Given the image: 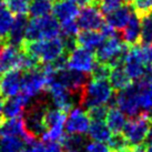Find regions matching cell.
Here are the masks:
<instances>
[{"label":"cell","mask_w":152,"mask_h":152,"mask_svg":"<svg viewBox=\"0 0 152 152\" xmlns=\"http://www.w3.org/2000/svg\"><path fill=\"white\" fill-rule=\"evenodd\" d=\"M109 109L106 106H97L88 110V114L92 121H104Z\"/></svg>","instance_id":"74e56055"},{"label":"cell","mask_w":152,"mask_h":152,"mask_svg":"<svg viewBox=\"0 0 152 152\" xmlns=\"http://www.w3.org/2000/svg\"><path fill=\"white\" fill-rule=\"evenodd\" d=\"M0 121H1V120H0Z\"/></svg>","instance_id":"f5cc1de1"},{"label":"cell","mask_w":152,"mask_h":152,"mask_svg":"<svg viewBox=\"0 0 152 152\" xmlns=\"http://www.w3.org/2000/svg\"><path fill=\"white\" fill-rule=\"evenodd\" d=\"M4 1L7 4V8L16 16H19L28 12L31 0H4Z\"/></svg>","instance_id":"836d02e7"},{"label":"cell","mask_w":152,"mask_h":152,"mask_svg":"<svg viewBox=\"0 0 152 152\" xmlns=\"http://www.w3.org/2000/svg\"><path fill=\"white\" fill-rule=\"evenodd\" d=\"M108 143L112 152H123L131 147L123 133H113Z\"/></svg>","instance_id":"d6a6232c"},{"label":"cell","mask_w":152,"mask_h":152,"mask_svg":"<svg viewBox=\"0 0 152 152\" xmlns=\"http://www.w3.org/2000/svg\"><path fill=\"white\" fill-rule=\"evenodd\" d=\"M26 142L18 137H0V152H22Z\"/></svg>","instance_id":"f546056e"},{"label":"cell","mask_w":152,"mask_h":152,"mask_svg":"<svg viewBox=\"0 0 152 152\" xmlns=\"http://www.w3.org/2000/svg\"><path fill=\"white\" fill-rule=\"evenodd\" d=\"M61 28V36L62 38H77L79 34V26L76 20H69L66 22H61L60 25Z\"/></svg>","instance_id":"e575fe53"},{"label":"cell","mask_w":152,"mask_h":152,"mask_svg":"<svg viewBox=\"0 0 152 152\" xmlns=\"http://www.w3.org/2000/svg\"><path fill=\"white\" fill-rule=\"evenodd\" d=\"M96 64H97V57L93 53V51L82 47H77L68 55L67 68L76 72L85 75L92 73Z\"/></svg>","instance_id":"8992f818"},{"label":"cell","mask_w":152,"mask_h":152,"mask_svg":"<svg viewBox=\"0 0 152 152\" xmlns=\"http://www.w3.org/2000/svg\"><path fill=\"white\" fill-rule=\"evenodd\" d=\"M127 1H131V2H132V1H133V0H127Z\"/></svg>","instance_id":"816d5d0a"},{"label":"cell","mask_w":152,"mask_h":152,"mask_svg":"<svg viewBox=\"0 0 152 152\" xmlns=\"http://www.w3.org/2000/svg\"><path fill=\"white\" fill-rule=\"evenodd\" d=\"M13 20L15 18L12 16V12L8 8L0 11V39L7 41V37L12 27Z\"/></svg>","instance_id":"4dcf8cb0"},{"label":"cell","mask_w":152,"mask_h":152,"mask_svg":"<svg viewBox=\"0 0 152 152\" xmlns=\"http://www.w3.org/2000/svg\"><path fill=\"white\" fill-rule=\"evenodd\" d=\"M48 91H49V96H50V99L55 108L64 111V112L71 111L73 109L72 107L75 104V100H76L75 97L77 96L70 92L68 89L59 85L52 83L48 86Z\"/></svg>","instance_id":"9a60e30c"},{"label":"cell","mask_w":152,"mask_h":152,"mask_svg":"<svg viewBox=\"0 0 152 152\" xmlns=\"http://www.w3.org/2000/svg\"><path fill=\"white\" fill-rule=\"evenodd\" d=\"M150 126V121L145 113L133 117L128 121L123 130V134L127 138L131 147L141 145L143 143Z\"/></svg>","instance_id":"52a82bcc"},{"label":"cell","mask_w":152,"mask_h":152,"mask_svg":"<svg viewBox=\"0 0 152 152\" xmlns=\"http://www.w3.org/2000/svg\"><path fill=\"white\" fill-rule=\"evenodd\" d=\"M79 7L76 2L71 0H60L53 6V16L59 22H66L69 20H75L79 15Z\"/></svg>","instance_id":"7402d4cb"},{"label":"cell","mask_w":152,"mask_h":152,"mask_svg":"<svg viewBox=\"0 0 152 152\" xmlns=\"http://www.w3.org/2000/svg\"><path fill=\"white\" fill-rule=\"evenodd\" d=\"M141 42L152 45V12L141 17Z\"/></svg>","instance_id":"1f68e13d"},{"label":"cell","mask_w":152,"mask_h":152,"mask_svg":"<svg viewBox=\"0 0 152 152\" xmlns=\"http://www.w3.org/2000/svg\"><path fill=\"white\" fill-rule=\"evenodd\" d=\"M111 72V67L107 64H102V62H97L92 70V78L93 79H108Z\"/></svg>","instance_id":"8d00e7d4"},{"label":"cell","mask_w":152,"mask_h":152,"mask_svg":"<svg viewBox=\"0 0 152 152\" xmlns=\"http://www.w3.org/2000/svg\"><path fill=\"white\" fill-rule=\"evenodd\" d=\"M76 40L78 47H82L89 50H94L103 43L106 37L101 31L99 32L96 30H83L78 34Z\"/></svg>","instance_id":"603a6c76"},{"label":"cell","mask_w":152,"mask_h":152,"mask_svg":"<svg viewBox=\"0 0 152 152\" xmlns=\"http://www.w3.org/2000/svg\"><path fill=\"white\" fill-rule=\"evenodd\" d=\"M53 11L52 0H31L28 12L32 18H42L50 16Z\"/></svg>","instance_id":"4316f807"},{"label":"cell","mask_w":152,"mask_h":152,"mask_svg":"<svg viewBox=\"0 0 152 152\" xmlns=\"http://www.w3.org/2000/svg\"><path fill=\"white\" fill-rule=\"evenodd\" d=\"M150 144H152V124L150 126V129H149V131H148L147 138H145V140H144V142H143V145H145V147H149Z\"/></svg>","instance_id":"7bdbcfd3"},{"label":"cell","mask_w":152,"mask_h":152,"mask_svg":"<svg viewBox=\"0 0 152 152\" xmlns=\"http://www.w3.org/2000/svg\"><path fill=\"white\" fill-rule=\"evenodd\" d=\"M147 114V117H148V119H149V121H150V123L152 124V110L151 111H149L148 113H145Z\"/></svg>","instance_id":"7dc6e473"},{"label":"cell","mask_w":152,"mask_h":152,"mask_svg":"<svg viewBox=\"0 0 152 152\" xmlns=\"http://www.w3.org/2000/svg\"><path fill=\"white\" fill-rule=\"evenodd\" d=\"M4 97L0 96V118H2V113H4Z\"/></svg>","instance_id":"ee69618b"},{"label":"cell","mask_w":152,"mask_h":152,"mask_svg":"<svg viewBox=\"0 0 152 152\" xmlns=\"http://www.w3.org/2000/svg\"><path fill=\"white\" fill-rule=\"evenodd\" d=\"M113 89L108 79H93L88 81L79 96V107L90 110L93 107L106 106L112 100Z\"/></svg>","instance_id":"7a4b0ae2"},{"label":"cell","mask_w":152,"mask_h":152,"mask_svg":"<svg viewBox=\"0 0 152 152\" xmlns=\"http://www.w3.org/2000/svg\"><path fill=\"white\" fill-rule=\"evenodd\" d=\"M79 28L82 30H96L98 31L104 26L103 13L98 4H90L82 6L77 17Z\"/></svg>","instance_id":"30bf717a"},{"label":"cell","mask_w":152,"mask_h":152,"mask_svg":"<svg viewBox=\"0 0 152 152\" xmlns=\"http://www.w3.org/2000/svg\"><path fill=\"white\" fill-rule=\"evenodd\" d=\"M106 122L108 124V127L110 128V130L112 131V133H122L128 121L126 118V114L119 108L112 106L109 108Z\"/></svg>","instance_id":"cb8c5ba5"},{"label":"cell","mask_w":152,"mask_h":152,"mask_svg":"<svg viewBox=\"0 0 152 152\" xmlns=\"http://www.w3.org/2000/svg\"><path fill=\"white\" fill-rule=\"evenodd\" d=\"M67 120V115L64 111L57 109V108H47L45 113V122L47 129L56 127H64Z\"/></svg>","instance_id":"f1b7e54d"},{"label":"cell","mask_w":152,"mask_h":152,"mask_svg":"<svg viewBox=\"0 0 152 152\" xmlns=\"http://www.w3.org/2000/svg\"><path fill=\"white\" fill-rule=\"evenodd\" d=\"M88 137L96 142H109L112 137V131L110 130L104 121H92L88 130Z\"/></svg>","instance_id":"d4e9b609"},{"label":"cell","mask_w":152,"mask_h":152,"mask_svg":"<svg viewBox=\"0 0 152 152\" xmlns=\"http://www.w3.org/2000/svg\"><path fill=\"white\" fill-rule=\"evenodd\" d=\"M129 46L121 41L118 36L107 38L101 46L97 49V60L99 62L109 64L111 68L123 66L124 59L129 51Z\"/></svg>","instance_id":"3957f363"},{"label":"cell","mask_w":152,"mask_h":152,"mask_svg":"<svg viewBox=\"0 0 152 152\" xmlns=\"http://www.w3.org/2000/svg\"><path fill=\"white\" fill-rule=\"evenodd\" d=\"M7 46V41L6 40H2V39H0V55H1V52L4 51V49L6 48Z\"/></svg>","instance_id":"f6af8a7d"},{"label":"cell","mask_w":152,"mask_h":152,"mask_svg":"<svg viewBox=\"0 0 152 152\" xmlns=\"http://www.w3.org/2000/svg\"><path fill=\"white\" fill-rule=\"evenodd\" d=\"M71 1H73V2H78V4H79V1H80V0H71Z\"/></svg>","instance_id":"681fc988"},{"label":"cell","mask_w":152,"mask_h":152,"mask_svg":"<svg viewBox=\"0 0 152 152\" xmlns=\"http://www.w3.org/2000/svg\"><path fill=\"white\" fill-rule=\"evenodd\" d=\"M64 152H77V151H69V150H66Z\"/></svg>","instance_id":"f907efd6"},{"label":"cell","mask_w":152,"mask_h":152,"mask_svg":"<svg viewBox=\"0 0 152 152\" xmlns=\"http://www.w3.org/2000/svg\"><path fill=\"white\" fill-rule=\"evenodd\" d=\"M123 69L131 80L139 81L145 77L148 66L142 56L141 46H132L129 49L123 62Z\"/></svg>","instance_id":"ba28073f"},{"label":"cell","mask_w":152,"mask_h":152,"mask_svg":"<svg viewBox=\"0 0 152 152\" xmlns=\"http://www.w3.org/2000/svg\"><path fill=\"white\" fill-rule=\"evenodd\" d=\"M48 107L43 101H37L34 104H29L26 112L25 122L27 129L34 137H41L46 132L47 126L45 122V113Z\"/></svg>","instance_id":"9c48e42d"},{"label":"cell","mask_w":152,"mask_h":152,"mask_svg":"<svg viewBox=\"0 0 152 152\" xmlns=\"http://www.w3.org/2000/svg\"><path fill=\"white\" fill-rule=\"evenodd\" d=\"M32 100H30L29 98L23 96L22 93L15 96L11 98H7V100L4 103V113L2 118L4 119H15L21 117Z\"/></svg>","instance_id":"ac0fdd59"},{"label":"cell","mask_w":152,"mask_h":152,"mask_svg":"<svg viewBox=\"0 0 152 152\" xmlns=\"http://www.w3.org/2000/svg\"><path fill=\"white\" fill-rule=\"evenodd\" d=\"M133 9H131V4H121L119 8L106 15L107 25L110 26L114 30L122 31L130 20Z\"/></svg>","instance_id":"d6986e66"},{"label":"cell","mask_w":152,"mask_h":152,"mask_svg":"<svg viewBox=\"0 0 152 152\" xmlns=\"http://www.w3.org/2000/svg\"><path fill=\"white\" fill-rule=\"evenodd\" d=\"M131 7L140 18L152 12V0H133Z\"/></svg>","instance_id":"d590c367"},{"label":"cell","mask_w":152,"mask_h":152,"mask_svg":"<svg viewBox=\"0 0 152 152\" xmlns=\"http://www.w3.org/2000/svg\"><path fill=\"white\" fill-rule=\"evenodd\" d=\"M121 39L128 46H137L141 42V18L134 11L126 28L121 31Z\"/></svg>","instance_id":"ffe728a7"},{"label":"cell","mask_w":152,"mask_h":152,"mask_svg":"<svg viewBox=\"0 0 152 152\" xmlns=\"http://www.w3.org/2000/svg\"><path fill=\"white\" fill-rule=\"evenodd\" d=\"M0 137H18L21 138L26 144H30L36 141V137L28 131L25 119L22 117L2 119L0 121Z\"/></svg>","instance_id":"8fae6325"},{"label":"cell","mask_w":152,"mask_h":152,"mask_svg":"<svg viewBox=\"0 0 152 152\" xmlns=\"http://www.w3.org/2000/svg\"><path fill=\"white\" fill-rule=\"evenodd\" d=\"M140 110L148 113L152 110V81L143 78L134 83Z\"/></svg>","instance_id":"44dd1931"},{"label":"cell","mask_w":152,"mask_h":152,"mask_svg":"<svg viewBox=\"0 0 152 152\" xmlns=\"http://www.w3.org/2000/svg\"><path fill=\"white\" fill-rule=\"evenodd\" d=\"M123 152H147L145 145H135V147H129L127 150H124Z\"/></svg>","instance_id":"b9f144b4"},{"label":"cell","mask_w":152,"mask_h":152,"mask_svg":"<svg viewBox=\"0 0 152 152\" xmlns=\"http://www.w3.org/2000/svg\"><path fill=\"white\" fill-rule=\"evenodd\" d=\"M22 55L23 51L21 48L7 45L0 55V75L13 69H20Z\"/></svg>","instance_id":"2e32d148"},{"label":"cell","mask_w":152,"mask_h":152,"mask_svg":"<svg viewBox=\"0 0 152 152\" xmlns=\"http://www.w3.org/2000/svg\"><path fill=\"white\" fill-rule=\"evenodd\" d=\"M21 49L39 64H53L61 56L67 53L64 39L59 37L37 41H26Z\"/></svg>","instance_id":"6da1fadb"},{"label":"cell","mask_w":152,"mask_h":152,"mask_svg":"<svg viewBox=\"0 0 152 152\" xmlns=\"http://www.w3.org/2000/svg\"><path fill=\"white\" fill-rule=\"evenodd\" d=\"M46 152H62V145L59 142H50L46 144Z\"/></svg>","instance_id":"60d3db41"},{"label":"cell","mask_w":152,"mask_h":152,"mask_svg":"<svg viewBox=\"0 0 152 152\" xmlns=\"http://www.w3.org/2000/svg\"><path fill=\"white\" fill-rule=\"evenodd\" d=\"M7 8V4H6V1L4 0H0V11L4 10V9Z\"/></svg>","instance_id":"bcb514c9"},{"label":"cell","mask_w":152,"mask_h":152,"mask_svg":"<svg viewBox=\"0 0 152 152\" xmlns=\"http://www.w3.org/2000/svg\"><path fill=\"white\" fill-rule=\"evenodd\" d=\"M109 82L112 89L115 91H121L123 89L128 88L131 85V79L124 71L122 66L111 68V72L109 76Z\"/></svg>","instance_id":"484cf974"},{"label":"cell","mask_w":152,"mask_h":152,"mask_svg":"<svg viewBox=\"0 0 152 152\" xmlns=\"http://www.w3.org/2000/svg\"><path fill=\"white\" fill-rule=\"evenodd\" d=\"M61 32L60 23L55 16L32 18L28 23L26 41H37L57 38Z\"/></svg>","instance_id":"277c9868"},{"label":"cell","mask_w":152,"mask_h":152,"mask_svg":"<svg viewBox=\"0 0 152 152\" xmlns=\"http://www.w3.org/2000/svg\"><path fill=\"white\" fill-rule=\"evenodd\" d=\"M60 144L62 148L69 151H83L87 145V140L83 134H69L66 133L64 139L60 141Z\"/></svg>","instance_id":"83f0119b"},{"label":"cell","mask_w":152,"mask_h":152,"mask_svg":"<svg viewBox=\"0 0 152 152\" xmlns=\"http://www.w3.org/2000/svg\"><path fill=\"white\" fill-rule=\"evenodd\" d=\"M28 23L29 21H28V18L26 17V15L16 16L10 32L7 37V45L17 47V48H22L23 43L26 42V34H27Z\"/></svg>","instance_id":"e0dca14e"},{"label":"cell","mask_w":152,"mask_h":152,"mask_svg":"<svg viewBox=\"0 0 152 152\" xmlns=\"http://www.w3.org/2000/svg\"><path fill=\"white\" fill-rule=\"evenodd\" d=\"M90 117L88 112H86L85 109L81 107H77L69 112L67 117L64 129L66 132L69 134H85L88 133L89 127H90Z\"/></svg>","instance_id":"7c38bea8"},{"label":"cell","mask_w":152,"mask_h":152,"mask_svg":"<svg viewBox=\"0 0 152 152\" xmlns=\"http://www.w3.org/2000/svg\"><path fill=\"white\" fill-rule=\"evenodd\" d=\"M147 152H152V144H150L149 147H147Z\"/></svg>","instance_id":"c3c4849f"},{"label":"cell","mask_w":152,"mask_h":152,"mask_svg":"<svg viewBox=\"0 0 152 152\" xmlns=\"http://www.w3.org/2000/svg\"><path fill=\"white\" fill-rule=\"evenodd\" d=\"M85 152H112L111 149L109 148V145H106L104 143H101V142H96V141H92V142H89L86 145Z\"/></svg>","instance_id":"f35d334b"},{"label":"cell","mask_w":152,"mask_h":152,"mask_svg":"<svg viewBox=\"0 0 152 152\" xmlns=\"http://www.w3.org/2000/svg\"><path fill=\"white\" fill-rule=\"evenodd\" d=\"M22 152H46V145L43 142L34 141L32 143L27 144Z\"/></svg>","instance_id":"ab89813d"},{"label":"cell","mask_w":152,"mask_h":152,"mask_svg":"<svg viewBox=\"0 0 152 152\" xmlns=\"http://www.w3.org/2000/svg\"><path fill=\"white\" fill-rule=\"evenodd\" d=\"M114 103L117 104V108H119L126 115H129L131 118L139 115L140 107L138 103L134 83H131L128 88L119 91Z\"/></svg>","instance_id":"4fadbf2b"},{"label":"cell","mask_w":152,"mask_h":152,"mask_svg":"<svg viewBox=\"0 0 152 152\" xmlns=\"http://www.w3.org/2000/svg\"><path fill=\"white\" fill-rule=\"evenodd\" d=\"M23 72L20 69H13L6 72L0 78V92L4 98H11L21 93Z\"/></svg>","instance_id":"5bb4252c"},{"label":"cell","mask_w":152,"mask_h":152,"mask_svg":"<svg viewBox=\"0 0 152 152\" xmlns=\"http://www.w3.org/2000/svg\"><path fill=\"white\" fill-rule=\"evenodd\" d=\"M46 88H48V76L43 66L40 64L38 68L23 73L21 93L30 100L38 97Z\"/></svg>","instance_id":"5b68a950"}]
</instances>
